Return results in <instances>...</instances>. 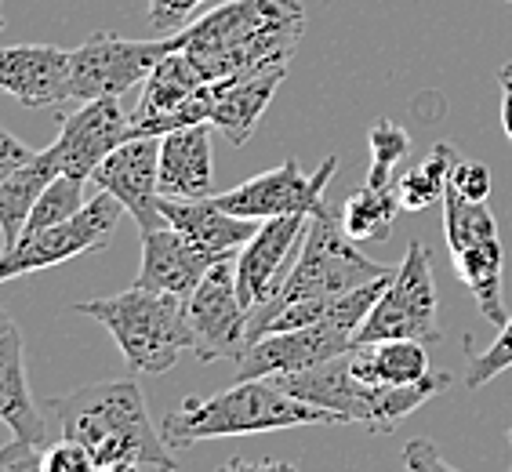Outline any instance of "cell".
<instances>
[{
  "mask_svg": "<svg viewBox=\"0 0 512 472\" xmlns=\"http://www.w3.org/2000/svg\"><path fill=\"white\" fill-rule=\"evenodd\" d=\"M444 236L451 251H462V247L487 244V240H498V218L487 207V200H469L462 193L447 189L444 193Z\"/></svg>",
  "mask_w": 512,
  "mask_h": 472,
  "instance_id": "obj_28",
  "label": "cell"
},
{
  "mask_svg": "<svg viewBox=\"0 0 512 472\" xmlns=\"http://www.w3.org/2000/svg\"><path fill=\"white\" fill-rule=\"evenodd\" d=\"M44 472H99V462L84 443L59 436L44 447Z\"/></svg>",
  "mask_w": 512,
  "mask_h": 472,
  "instance_id": "obj_32",
  "label": "cell"
},
{
  "mask_svg": "<svg viewBox=\"0 0 512 472\" xmlns=\"http://www.w3.org/2000/svg\"><path fill=\"white\" fill-rule=\"evenodd\" d=\"M80 316H91L117 342L120 356L138 374H168L182 353H193V327H189L186 298L128 287L120 295L91 298L73 305Z\"/></svg>",
  "mask_w": 512,
  "mask_h": 472,
  "instance_id": "obj_6",
  "label": "cell"
},
{
  "mask_svg": "<svg viewBox=\"0 0 512 472\" xmlns=\"http://www.w3.org/2000/svg\"><path fill=\"white\" fill-rule=\"evenodd\" d=\"M160 138H128L120 142L99 168L91 171V186L117 197L131 218L138 222V233L168 226L160 215Z\"/></svg>",
  "mask_w": 512,
  "mask_h": 472,
  "instance_id": "obj_15",
  "label": "cell"
},
{
  "mask_svg": "<svg viewBox=\"0 0 512 472\" xmlns=\"http://www.w3.org/2000/svg\"><path fill=\"white\" fill-rule=\"evenodd\" d=\"M211 117V80H204L189 55L175 48L153 66L142 84V99L131 109V138H160L168 131L207 124Z\"/></svg>",
  "mask_w": 512,
  "mask_h": 472,
  "instance_id": "obj_11",
  "label": "cell"
},
{
  "mask_svg": "<svg viewBox=\"0 0 512 472\" xmlns=\"http://www.w3.org/2000/svg\"><path fill=\"white\" fill-rule=\"evenodd\" d=\"M128 138L131 113H124L120 99H91L80 102L69 117H62L51 149L62 164V175L91 178V171Z\"/></svg>",
  "mask_w": 512,
  "mask_h": 472,
  "instance_id": "obj_16",
  "label": "cell"
},
{
  "mask_svg": "<svg viewBox=\"0 0 512 472\" xmlns=\"http://www.w3.org/2000/svg\"><path fill=\"white\" fill-rule=\"evenodd\" d=\"M59 175H62V164L55 157V149L48 146L30 164H22L15 175H8L0 182V240H4V251L19 244V236L26 229V222H30L40 193Z\"/></svg>",
  "mask_w": 512,
  "mask_h": 472,
  "instance_id": "obj_24",
  "label": "cell"
},
{
  "mask_svg": "<svg viewBox=\"0 0 512 472\" xmlns=\"http://www.w3.org/2000/svg\"><path fill=\"white\" fill-rule=\"evenodd\" d=\"M498 84H502V131L512 142V62L498 69Z\"/></svg>",
  "mask_w": 512,
  "mask_h": 472,
  "instance_id": "obj_39",
  "label": "cell"
},
{
  "mask_svg": "<svg viewBox=\"0 0 512 472\" xmlns=\"http://www.w3.org/2000/svg\"><path fill=\"white\" fill-rule=\"evenodd\" d=\"M367 149H371V168H367V186H396V168L411 153V135L396 120H378L367 131Z\"/></svg>",
  "mask_w": 512,
  "mask_h": 472,
  "instance_id": "obj_29",
  "label": "cell"
},
{
  "mask_svg": "<svg viewBox=\"0 0 512 472\" xmlns=\"http://www.w3.org/2000/svg\"><path fill=\"white\" fill-rule=\"evenodd\" d=\"M349 364H353V371L364 382L389 385V389L418 385L433 374L425 342H414V338H385V342L353 345L349 349Z\"/></svg>",
  "mask_w": 512,
  "mask_h": 472,
  "instance_id": "obj_23",
  "label": "cell"
},
{
  "mask_svg": "<svg viewBox=\"0 0 512 472\" xmlns=\"http://www.w3.org/2000/svg\"><path fill=\"white\" fill-rule=\"evenodd\" d=\"M0 422L8 425L11 436H19V440L40 443V447L48 440V425L40 422V411L30 393V378H26L19 327L0 338Z\"/></svg>",
  "mask_w": 512,
  "mask_h": 472,
  "instance_id": "obj_22",
  "label": "cell"
},
{
  "mask_svg": "<svg viewBox=\"0 0 512 472\" xmlns=\"http://www.w3.org/2000/svg\"><path fill=\"white\" fill-rule=\"evenodd\" d=\"M120 218H124V204L99 189L69 222L40 229V233H22L19 244L0 251V284L15 280V276L37 273V269L62 266L69 258L95 255V251L109 247Z\"/></svg>",
  "mask_w": 512,
  "mask_h": 472,
  "instance_id": "obj_10",
  "label": "cell"
},
{
  "mask_svg": "<svg viewBox=\"0 0 512 472\" xmlns=\"http://www.w3.org/2000/svg\"><path fill=\"white\" fill-rule=\"evenodd\" d=\"M189 327H193V356L200 364L233 360L247 353V320L251 313L240 302L237 291V255L218 258L186 298Z\"/></svg>",
  "mask_w": 512,
  "mask_h": 472,
  "instance_id": "obj_12",
  "label": "cell"
},
{
  "mask_svg": "<svg viewBox=\"0 0 512 472\" xmlns=\"http://www.w3.org/2000/svg\"><path fill=\"white\" fill-rule=\"evenodd\" d=\"M33 157H37V153H33L22 138H15L8 128H0V182L8 175H15L22 164H30Z\"/></svg>",
  "mask_w": 512,
  "mask_h": 472,
  "instance_id": "obj_37",
  "label": "cell"
},
{
  "mask_svg": "<svg viewBox=\"0 0 512 472\" xmlns=\"http://www.w3.org/2000/svg\"><path fill=\"white\" fill-rule=\"evenodd\" d=\"M393 273L396 266H382L356 247V240L327 211V204L316 207L309 215L306 240H302V251H298L287 280L247 320V342H258V338L276 335V331H295V327L316 324L345 295H353L360 287Z\"/></svg>",
  "mask_w": 512,
  "mask_h": 472,
  "instance_id": "obj_1",
  "label": "cell"
},
{
  "mask_svg": "<svg viewBox=\"0 0 512 472\" xmlns=\"http://www.w3.org/2000/svg\"><path fill=\"white\" fill-rule=\"evenodd\" d=\"M436 276L433 251L422 240H411L404 262L389 276L382 298L356 331V345L385 342V338H414V342H440V316H436Z\"/></svg>",
  "mask_w": 512,
  "mask_h": 472,
  "instance_id": "obj_8",
  "label": "cell"
},
{
  "mask_svg": "<svg viewBox=\"0 0 512 472\" xmlns=\"http://www.w3.org/2000/svg\"><path fill=\"white\" fill-rule=\"evenodd\" d=\"M298 425H342L338 414L298 400L273 378H237L215 396H186L175 411L160 418V433L171 451L193 447L222 436H255L273 429H298Z\"/></svg>",
  "mask_w": 512,
  "mask_h": 472,
  "instance_id": "obj_4",
  "label": "cell"
},
{
  "mask_svg": "<svg viewBox=\"0 0 512 472\" xmlns=\"http://www.w3.org/2000/svg\"><path fill=\"white\" fill-rule=\"evenodd\" d=\"M48 407L55 414L59 433L66 440L84 443L95 454L99 469L135 462L142 469L178 472L175 454L146 407V396L128 378L84 385L77 393L51 400Z\"/></svg>",
  "mask_w": 512,
  "mask_h": 472,
  "instance_id": "obj_3",
  "label": "cell"
},
{
  "mask_svg": "<svg viewBox=\"0 0 512 472\" xmlns=\"http://www.w3.org/2000/svg\"><path fill=\"white\" fill-rule=\"evenodd\" d=\"M306 33L298 0H222L178 33V44L204 80L287 69Z\"/></svg>",
  "mask_w": 512,
  "mask_h": 472,
  "instance_id": "obj_2",
  "label": "cell"
},
{
  "mask_svg": "<svg viewBox=\"0 0 512 472\" xmlns=\"http://www.w3.org/2000/svg\"><path fill=\"white\" fill-rule=\"evenodd\" d=\"M280 389H287L298 400L324 407V411L338 414L342 425H364L367 433H393L396 425L404 422L407 414L425 407L429 400L444 393L451 385V374H429L425 382L404 385V389H389V385H371L349 364V353L316 364L309 371H291L273 378Z\"/></svg>",
  "mask_w": 512,
  "mask_h": 472,
  "instance_id": "obj_5",
  "label": "cell"
},
{
  "mask_svg": "<svg viewBox=\"0 0 512 472\" xmlns=\"http://www.w3.org/2000/svg\"><path fill=\"white\" fill-rule=\"evenodd\" d=\"M0 472H44V451H40V443L11 436V443L0 447Z\"/></svg>",
  "mask_w": 512,
  "mask_h": 472,
  "instance_id": "obj_35",
  "label": "cell"
},
{
  "mask_svg": "<svg viewBox=\"0 0 512 472\" xmlns=\"http://www.w3.org/2000/svg\"><path fill=\"white\" fill-rule=\"evenodd\" d=\"M287 69H273V73H251V77H229L211 84V117L207 124L233 142L244 146L247 138L255 135L258 120L273 102L276 88L284 84Z\"/></svg>",
  "mask_w": 512,
  "mask_h": 472,
  "instance_id": "obj_20",
  "label": "cell"
},
{
  "mask_svg": "<svg viewBox=\"0 0 512 472\" xmlns=\"http://www.w3.org/2000/svg\"><path fill=\"white\" fill-rule=\"evenodd\" d=\"M385 284H389V276L360 287L353 295H345L316 324L295 327V331H276V335L251 342L247 353L237 360V378H276V374L309 371V367L327 364V360L349 353L356 345V331H360L367 313L382 298Z\"/></svg>",
  "mask_w": 512,
  "mask_h": 472,
  "instance_id": "obj_7",
  "label": "cell"
},
{
  "mask_svg": "<svg viewBox=\"0 0 512 472\" xmlns=\"http://www.w3.org/2000/svg\"><path fill=\"white\" fill-rule=\"evenodd\" d=\"M338 171V157L320 160L316 171H302L298 160H284L280 168L262 171V175L247 178L237 189L215 193V204L237 218L251 222H266V218L284 215H313L316 207H324V189Z\"/></svg>",
  "mask_w": 512,
  "mask_h": 472,
  "instance_id": "obj_13",
  "label": "cell"
},
{
  "mask_svg": "<svg viewBox=\"0 0 512 472\" xmlns=\"http://www.w3.org/2000/svg\"><path fill=\"white\" fill-rule=\"evenodd\" d=\"M458 164V153L447 142H436L429 149V157L418 160L407 175L396 178V200L404 215H418L425 207H433L436 200H444L447 186H451V171Z\"/></svg>",
  "mask_w": 512,
  "mask_h": 472,
  "instance_id": "obj_27",
  "label": "cell"
},
{
  "mask_svg": "<svg viewBox=\"0 0 512 472\" xmlns=\"http://www.w3.org/2000/svg\"><path fill=\"white\" fill-rule=\"evenodd\" d=\"M396 215H400L396 186H367L364 182V189H356L353 197L342 204L338 222L356 244H378V240H389Z\"/></svg>",
  "mask_w": 512,
  "mask_h": 472,
  "instance_id": "obj_26",
  "label": "cell"
},
{
  "mask_svg": "<svg viewBox=\"0 0 512 472\" xmlns=\"http://www.w3.org/2000/svg\"><path fill=\"white\" fill-rule=\"evenodd\" d=\"M509 367H512V316L505 320V327H498V338L480 356H473V364L465 371V389L476 393V389H483L491 378H498Z\"/></svg>",
  "mask_w": 512,
  "mask_h": 472,
  "instance_id": "obj_31",
  "label": "cell"
},
{
  "mask_svg": "<svg viewBox=\"0 0 512 472\" xmlns=\"http://www.w3.org/2000/svg\"><path fill=\"white\" fill-rule=\"evenodd\" d=\"M15 327H19V324H15V320H11V313H8V309H4V305H0V338L8 335V331H15Z\"/></svg>",
  "mask_w": 512,
  "mask_h": 472,
  "instance_id": "obj_40",
  "label": "cell"
},
{
  "mask_svg": "<svg viewBox=\"0 0 512 472\" xmlns=\"http://www.w3.org/2000/svg\"><path fill=\"white\" fill-rule=\"evenodd\" d=\"M160 215L171 229L193 240L197 247L211 251L215 258L237 255L240 247L258 233V222L251 218H237L222 211L215 197L204 200H178V197H160Z\"/></svg>",
  "mask_w": 512,
  "mask_h": 472,
  "instance_id": "obj_21",
  "label": "cell"
},
{
  "mask_svg": "<svg viewBox=\"0 0 512 472\" xmlns=\"http://www.w3.org/2000/svg\"><path fill=\"white\" fill-rule=\"evenodd\" d=\"M178 33L164 40H124L117 33H91L84 44L69 51V102L120 99L135 84H146L164 55H171Z\"/></svg>",
  "mask_w": 512,
  "mask_h": 472,
  "instance_id": "obj_9",
  "label": "cell"
},
{
  "mask_svg": "<svg viewBox=\"0 0 512 472\" xmlns=\"http://www.w3.org/2000/svg\"><path fill=\"white\" fill-rule=\"evenodd\" d=\"M0 91L30 109L69 102V51L51 44L0 48Z\"/></svg>",
  "mask_w": 512,
  "mask_h": 472,
  "instance_id": "obj_17",
  "label": "cell"
},
{
  "mask_svg": "<svg viewBox=\"0 0 512 472\" xmlns=\"http://www.w3.org/2000/svg\"><path fill=\"white\" fill-rule=\"evenodd\" d=\"M404 469L407 472H462L454 469L451 462H444V454L436 451L433 440H407L404 443Z\"/></svg>",
  "mask_w": 512,
  "mask_h": 472,
  "instance_id": "obj_36",
  "label": "cell"
},
{
  "mask_svg": "<svg viewBox=\"0 0 512 472\" xmlns=\"http://www.w3.org/2000/svg\"><path fill=\"white\" fill-rule=\"evenodd\" d=\"M160 197L204 200L215 197L211 168V124H193L160 135Z\"/></svg>",
  "mask_w": 512,
  "mask_h": 472,
  "instance_id": "obj_19",
  "label": "cell"
},
{
  "mask_svg": "<svg viewBox=\"0 0 512 472\" xmlns=\"http://www.w3.org/2000/svg\"><path fill=\"white\" fill-rule=\"evenodd\" d=\"M309 215H284L258 222V233L237 251V291L247 313L280 291L291 266H295L302 240H306Z\"/></svg>",
  "mask_w": 512,
  "mask_h": 472,
  "instance_id": "obj_14",
  "label": "cell"
},
{
  "mask_svg": "<svg viewBox=\"0 0 512 472\" xmlns=\"http://www.w3.org/2000/svg\"><path fill=\"white\" fill-rule=\"evenodd\" d=\"M218 258L171 226L149 229L142 233V266H138L135 284L149 291H164V295L189 298L197 284L207 276V269Z\"/></svg>",
  "mask_w": 512,
  "mask_h": 472,
  "instance_id": "obj_18",
  "label": "cell"
},
{
  "mask_svg": "<svg viewBox=\"0 0 512 472\" xmlns=\"http://www.w3.org/2000/svg\"><path fill=\"white\" fill-rule=\"evenodd\" d=\"M447 189H454V193H462V197H469V200H487L491 197V168L480 164V160L458 157V164H454V171H451V186Z\"/></svg>",
  "mask_w": 512,
  "mask_h": 472,
  "instance_id": "obj_34",
  "label": "cell"
},
{
  "mask_svg": "<svg viewBox=\"0 0 512 472\" xmlns=\"http://www.w3.org/2000/svg\"><path fill=\"white\" fill-rule=\"evenodd\" d=\"M0 30H4V15H0Z\"/></svg>",
  "mask_w": 512,
  "mask_h": 472,
  "instance_id": "obj_42",
  "label": "cell"
},
{
  "mask_svg": "<svg viewBox=\"0 0 512 472\" xmlns=\"http://www.w3.org/2000/svg\"><path fill=\"white\" fill-rule=\"evenodd\" d=\"M84 186H88V178H73V175L55 178V182L40 193L37 207H33V215H30V222H26L22 233H40V229H51V226L69 222L80 207L88 204V200H84Z\"/></svg>",
  "mask_w": 512,
  "mask_h": 472,
  "instance_id": "obj_30",
  "label": "cell"
},
{
  "mask_svg": "<svg viewBox=\"0 0 512 472\" xmlns=\"http://www.w3.org/2000/svg\"><path fill=\"white\" fill-rule=\"evenodd\" d=\"M218 472H298L291 462H280V458H262V462H247V458H233Z\"/></svg>",
  "mask_w": 512,
  "mask_h": 472,
  "instance_id": "obj_38",
  "label": "cell"
},
{
  "mask_svg": "<svg viewBox=\"0 0 512 472\" xmlns=\"http://www.w3.org/2000/svg\"><path fill=\"white\" fill-rule=\"evenodd\" d=\"M99 472H142V465H135V462H117V465H102Z\"/></svg>",
  "mask_w": 512,
  "mask_h": 472,
  "instance_id": "obj_41",
  "label": "cell"
},
{
  "mask_svg": "<svg viewBox=\"0 0 512 472\" xmlns=\"http://www.w3.org/2000/svg\"><path fill=\"white\" fill-rule=\"evenodd\" d=\"M451 262H454V269H458V280L473 291L476 309H480L483 320L494 327H505L509 313H505V298H502V273H505L502 236H498V240H487V244L451 251Z\"/></svg>",
  "mask_w": 512,
  "mask_h": 472,
  "instance_id": "obj_25",
  "label": "cell"
},
{
  "mask_svg": "<svg viewBox=\"0 0 512 472\" xmlns=\"http://www.w3.org/2000/svg\"><path fill=\"white\" fill-rule=\"evenodd\" d=\"M204 0H149L146 19L157 33H182L197 19V8Z\"/></svg>",
  "mask_w": 512,
  "mask_h": 472,
  "instance_id": "obj_33",
  "label": "cell"
}]
</instances>
